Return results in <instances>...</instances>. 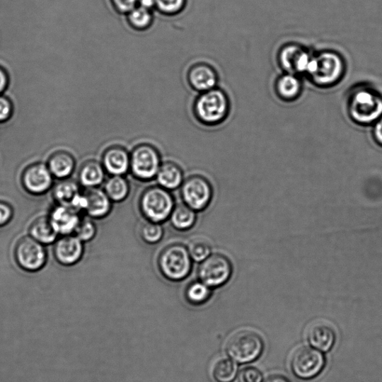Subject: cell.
<instances>
[{
	"label": "cell",
	"instance_id": "obj_39",
	"mask_svg": "<svg viewBox=\"0 0 382 382\" xmlns=\"http://www.w3.org/2000/svg\"><path fill=\"white\" fill-rule=\"evenodd\" d=\"M374 134L376 142L382 146V117L376 122Z\"/></svg>",
	"mask_w": 382,
	"mask_h": 382
},
{
	"label": "cell",
	"instance_id": "obj_12",
	"mask_svg": "<svg viewBox=\"0 0 382 382\" xmlns=\"http://www.w3.org/2000/svg\"><path fill=\"white\" fill-rule=\"evenodd\" d=\"M54 179L47 163L35 162L23 169L21 183L27 194L39 197L47 194L53 187Z\"/></svg>",
	"mask_w": 382,
	"mask_h": 382
},
{
	"label": "cell",
	"instance_id": "obj_23",
	"mask_svg": "<svg viewBox=\"0 0 382 382\" xmlns=\"http://www.w3.org/2000/svg\"><path fill=\"white\" fill-rule=\"evenodd\" d=\"M81 193L79 185L67 179L53 186L52 197L57 204L71 207Z\"/></svg>",
	"mask_w": 382,
	"mask_h": 382
},
{
	"label": "cell",
	"instance_id": "obj_37",
	"mask_svg": "<svg viewBox=\"0 0 382 382\" xmlns=\"http://www.w3.org/2000/svg\"><path fill=\"white\" fill-rule=\"evenodd\" d=\"M115 9L120 13H128L138 6L139 0H111Z\"/></svg>",
	"mask_w": 382,
	"mask_h": 382
},
{
	"label": "cell",
	"instance_id": "obj_29",
	"mask_svg": "<svg viewBox=\"0 0 382 382\" xmlns=\"http://www.w3.org/2000/svg\"><path fill=\"white\" fill-rule=\"evenodd\" d=\"M212 294L210 286L202 281L190 283L186 289V297L193 304H202L207 302Z\"/></svg>",
	"mask_w": 382,
	"mask_h": 382
},
{
	"label": "cell",
	"instance_id": "obj_5",
	"mask_svg": "<svg viewBox=\"0 0 382 382\" xmlns=\"http://www.w3.org/2000/svg\"><path fill=\"white\" fill-rule=\"evenodd\" d=\"M226 348L229 357L238 363L245 364L262 356L265 343L262 337L252 330H241L231 335Z\"/></svg>",
	"mask_w": 382,
	"mask_h": 382
},
{
	"label": "cell",
	"instance_id": "obj_19",
	"mask_svg": "<svg viewBox=\"0 0 382 382\" xmlns=\"http://www.w3.org/2000/svg\"><path fill=\"white\" fill-rule=\"evenodd\" d=\"M47 166L54 179L64 180L69 179L76 169V160L68 152L58 151L48 158Z\"/></svg>",
	"mask_w": 382,
	"mask_h": 382
},
{
	"label": "cell",
	"instance_id": "obj_1",
	"mask_svg": "<svg viewBox=\"0 0 382 382\" xmlns=\"http://www.w3.org/2000/svg\"><path fill=\"white\" fill-rule=\"evenodd\" d=\"M230 111L227 94L221 88H215L201 93L194 104V114L200 124L214 127L222 124Z\"/></svg>",
	"mask_w": 382,
	"mask_h": 382
},
{
	"label": "cell",
	"instance_id": "obj_10",
	"mask_svg": "<svg viewBox=\"0 0 382 382\" xmlns=\"http://www.w3.org/2000/svg\"><path fill=\"white\" fill-rule=\"evenodd\" d=\"M233 267L229 259L222 254H212L198 268L200 281L212 288L224 285L233 275Z\"/></svg>",
	"mask_w": 382,
	"mask_h": 382
},
{
	"label": "cell",
	"instance_id": "obj_32",
	"mask_svg": "<svg viewBox=\"0 0 382 382\" xmlns=\"http://www.w3.org/2000/svg\"><path fill=\"white\" fill-rule=\"evenodd\" d=\"M141 236L147 243L156 244L158 243L163 236V228L161 224L147 221L141 227Z\"/></svg>",
	"mask_w": 382,
	"mask_h": 382
},
{
	"label": "cell",
	"instance_id": "obj_35",
	"mask_svg": "<svg viewBox=\"0 0 382 382\" xmlns=\"http://www.w3.org/2000/svg\"><path fill=\"white\" fill-rule=\"evenodd\" d=\"M262 372L254 366L243 368L239 375V382H262Z\"/></svg>",
	"mask_w": 382,
	"mask_h": 382
},
{
	"label": "cell",
	"instance_id": "obj_15",
	"mask_svg": "<svg viewBox=\"0 0 382 382\" xmlns=\"http://www.w3.org/2000/svg\"><path fill=\"white\" fill-rule=\"evenodd\" d=\"M187 78L190 86L199 93L216 88L218 83V75L214 68L203 62L191 66Z\"/></svg>",
	"mask_w": 382,
	"mask_h": 382
},
{
	"label": "cell",
	"instance_id": "obj_11",
	"mask_svg": "<svg viewBox=\"0 0 382 382\" xmlns=\"http://www.w3.org/2000/svg\"><path fill=\"white\" fill-rule=\"evenodd\" d=\"M181 195L184 203L197 212L206 209L213 197V188L206 177L195 175L190 176L181 186Z\"/></svg>",
	"mask_w": 382,
	"mask_h": 382
},
{
	"label": "cell",
	"instance_id": "obj_24",
	"mask_svg": "<svg viewBox=\"0 0 382 382\" xmlns=\"http://www.w3.org/2000/svg\"><path fill=\"white\" fill-rule=\"evenodd\" d=\"M276 89L282 100H294L302 92V81L295 74L286 73L277 80Z\"/></svg>",
	"mask_w": 382,
	"mask_h": 382
},
{
	"label": "cell",
	"instance_id": "obj_8",
	"mask_svg": "<svg viewBox=\"0 0 382 382\" xmlns=\"http://www.w3.org/2000/svg\"><path fill=\"white\" fill-rule=\"evenodd\" d=\"M325 366V359L323 353L306 346L296 349L291 359V370L300 379L316 378L323 372Z\"/></svg>",
	"mask_w": 382,
	"mask_h": 382
},
{
	"label": "cell",
	"instance_id": "obj_41",
	"mask_svg": "<svg viewBox=\"0 0 382 382\" xmlns=\"http://www.w3.org/2000/svg\"><path fill=\"white\" fill-rule=\"evenodd\" d=\"M139 5L141 7L151 11L156 8V0H139Z\"/></svg>",
	"mask_w": 382,
	"mask_h": 382
},
{
	"label": "cell",
	"instance_id": "obj_42",
	"mask_svg": "<svg viewBox=\"0 0 382 382\" xmlns=\"http://www.w3.org/2000/svg\"><path fill=\"white\" fill-rule=\"evenodd\" d=\"M8 79L5 71L0 68V93L3 92L6 88Z\"/></svg>",
	"mask_w": 382,
	"mask_h": 382
},
{
	"label": "cell",
	"instance_id": "obj_16",
	"mask_svg": "<svg viewBox=\"0 0 382 382\" xmlns=\"http://www.w3.org/2000/svg\"><path fill=\"white\" fill-rule=\"evenodd\" d=\"M307 339L313 348L327 352L330 351L335 345L336 332L330 323L317 321L308 327Z\"/></svg>",
	"mask_w": 382,
	"mask_h": 382
},
{
	"label": "cell",
	"instance_id": "obj_27",
	"mask_svg": "<svg viewBox=\"0 0 382 382\" xmlns=\"http://www.w3.org/2000/svg\"><path fill=\"white\" fill-rule=\"evenodd\" d=\"M237 374V366L231 359L223 357L216 360L212 365V374L218 382H231Z\"/></svg>",
	"mask_w": 382,
	"mask_h": 382
},
{
	"label": "cell",
	"instance_id": "obj_7",
	"mask_svg": "<svg viewBox=\"0 0 382 382\" xmlns=\"http://www.w3.org/2000/svg\"><path fill=\"white\" fill-rule=\"evenodd\" d=\"M161 166L158 150L153 145L141 144L130 154V170L141 181H149L156 177Z\"/></svg>",
	"mask_w": 382,
	"mask_h": 382
},
{
	"label": "cell",
	"instance_id": "obj_20",
	"mask_svg": "<svg viewBox=\"0 0 382 382\" xmlns=\"http://www.w3.org/2000/svg\"><path fill=\"white\" fill-rule=\"evenodd\" d=\"M105 170L98 161L88 160L81 166L79 171V183L86 189L98 187L105 180Z\"/></svg>",
	"mask_w": 382,
	"mask_h": 382
},
{
	"label": "cell",
	"instance_id": "obj_3",
	"mask_svg": "<svg viewBox=\"0 0 382 382\" xmlns=\"http://www.w3.org/2000/svg\"><path fill=\"white\" fill-rule=\"evenodd\" d=\"M158 265L163 277L170 281L180 282L190 275L193 260L185 245L173 243L162 250Z\"/></svg>",
	"mask_w": 382,
	"mask_h": 382
},
{
	"label": "cell",
	"instance_id": "obj_30",
	"mask_svg": "<svg viewBox=\"0 0 382 382\" xmlns=\"http://www.w3.org/2000/svg\"><path fill=\"white\" fill-rule=\"evenodd\" d=\"M192 260L201 263L212 255V245L203 238L191 240L187 247Z\"/></svg>",
	"mask_w": 382,
	"mask_h": 382
},
{
	"label": "cell",
	"instance_id": "obj_4",
	"mask_svg": "<svg viewBox=\"0 0 382 382\" xmlns=\"http://www.w3.org/2000/svg\"><path fill=\"white\" fill-rule=\"evenodd\" d=\"M170 190L159 185L149 187L140 199V209L148 221L161 224L170 219L175 207Z\"/></svg>",
	"mask_w": 382,
	"mask_h": 382
},
{
	"label": "cell",
	"instance_id": "obj_6",
	"mask_svg": "<svg viewBox=\"0 0 382 382\" xmlns=\"http://www.w3.org/2000/svg\"><path fill=\"white\" fill-rule=\"evenodd\" d=\"M13 258L20 269L31 274L43 270L48 261L45 245L30 236L17 241L13 248Z\"/></svg>",
	"mask_w": 382,
	"mask_h": 382
},
{
	"label": "cell",
	"instance_id": "obj_31",
	"mask_svg": "<svg viewBox=\"0 0 382 382\" xmlns=\"http://www.w3.org/2000/svg\"><path fill=\"white\" fill-rule=\"evenodd\" d=\"M303 50L301 47L296 45H286L282 49L279 53V62L286 72L294 74L296 63Z\"/></svg>",
	"mask_w": 382,
	"mask_h": 382
},
{
	"label": "cell",
	"instance_id": "obj_28",
	"mask_svg": "<svg viewBox=\"0 0 382 382\" xmlns=\"http://www.w3.org/2000/svg\"><path fill=\"white\" fill-rule=\"evenodd\" d=\"M127 21L132 29L144 31L152 25L154 16L151 11L137 6L128 13Z\"/></svg>",
	"mask_w": 382,
	"mask_h": 382
},
{
	"label": "cell",
	"instance_id": "obj_17",
	"mask_svg": "<svg viewBox=\"0 0 382 382\" xmlns=\"http://www.w3.org/2000/svg\"><path fill=\"white\" fill-rule=\"evenodd\" d=\"M102 165L112 175H125L130 170V154L125 147L112 146L105 150Z\"/></svg>",
	"mask_w": 382,
	"mask_h": 382
},
{
	"label": "cell",
	"instance_id": "obj_38",
	"mask_svg": "<svg viewBox=\"0 0 382 382\" xmlns=\"http://www.w3.org/2000/svg\"><path fill=\"white\" fill-rule=\"evenodd\" d=\"M12 105L9 100L0 97V122L5 121L11 116Z\"/></svg>",
	"mask_w": 382,
	"mask_h": 382
},
{
	"label": "cell",
	"instance_id": "obj_36",
	"mask_svg": "<svg viewBox=\"0 0 382 382\" xmlns=\"http://www.w3.org/2000/svg\"><path fill=\"white\" fill-rule=\"evenodd\" d=\"M15 212L11 204L0 200V228L8 226L13 220Z\"/></svg>",
	"mask_w": 382,
	"mask_h": 382
},
{
	"label": "cell",
	"instance_id": "obj_14",
	"mask_svg": "<svg viewBox=\"0 0 382 382\" xmlns=\"http://www.w3.org/2000/svg\"><path fill=\"white\" fill-rule=\"evenodd\" d=\"M48 216L59 236L74 235L81 219L79 212L70 207L59 204H54Z\"/></svg>",
	"mask_w": 382,
	"mask_h": 382
},
{
	"label": "cell",
	"instance_id": "obj_21",
	"mask_svg": "<svg viewBox=\"0 0 382 382\" xmlns=\"http://www.w3.org/2000/svg\"><path fill=\"white\" fill-rule=\"evenodd\" d=\"M156 180L159 186L170 191L181 187L184 183V173L177 163L166 161L161 163Z\"/></svg>",
	"mask_w": 382,
	"mask_h": 382
},
{
	"label": "cell",
	"instance_id": "obj_9",
	"mask_svg": "<svg viewBox=\"0 0 382 382\" xmlns=\"http://www.w3.org/2000/svg\"><path fill=\"white\" fill-rule=\"evenodd\" d=\"M316 71L310 76L320 87H330L343 77L345 64L342 57L332 51H325L316 56Z\"/></svg>",
	"mask_w": 382,
	"mask_h": 382
},
{
	"label": "cell",
	"instance_id": "obj_34",
	"mask_svg": "<svg viewBox=\"0 0 382 382\" xmlns=\"http://www.w3.org/2000/svg\"><path fill=\"white\" fill-rule=\"evenodd\" d=\"M186 0H156V8L163 15H178L185 7Z\"/></svg>",
	"mask_w": 382,
	"mask_h": 382
},
{
	"label": "cell",
	"instance_id": "obj_2",
	"mask_svg": "<svg viewBox=\"0 0 382 382\" xmlns=\"http://www.w3.org/2000/svg\"><path fill=\"white\" fill-rule=\"evenodd\" d=\"M348 111L357 124H373L382 116V98L378 93L370 88H357L349 96Z\"/></svg>",
	"mask_w": 382,
	"mask_h": 382
},
{
	"label": "cell",
	"instance_id": "obj_33",
	"mask_svg": "<svg viewBox=\"0 0 382 382\" xmlns=\"http://www.w3.org/2000/svg\"><path fill=\"white\" fill-rule=\"evenodd\" d=\"M98 228L91 218L81 217L74 235L83 243L92 241L97 235Z\"/></svg>",
	"mask_w": 382,
	"mask_h": 382
},
{
	"label": "cell",
	"instance_id": "obj_26",
	"mask_svg": "<svg viewBox=\"0 0 382 382\" xmlns=\"http://www.w3.org/2000/svg\"><path fill=\"white\" fill-rule=\"evenodd\" d=\"M104 190L112 202H120L128 197L130 186L124 175H112L105 183Z\"/></svg>",
	"mask_w": 382,
	"mask_h": 382
},
{
	"label": "cell",
	"instance_id": "obj_22",
	"mask_svg": "<svg viewBox=\"0 0 382 382\" xmlns=\"http://www.w3.org/2000/svg\"><path fill=\"white\" fill-rule=\"evenodd\" d=\"M28 233L30 237L45 245L54 243L59 237L48 215L37 217L30 225Z\"/></svg>",
	"mask_w": 382,
	"mask_h": 382
},
{
	"label": "cell",
	"instance_id": "obj_40",
	"mask_svg": "<svg viewBox=\"0 0 382 382\" xmlns=\"http://www.w3.org/2000/svg\"><path fill=\"white\" fill-rule=\"evenodd\" d=\"M263 382H291L288 378L282 375H272L267 377Z\"/></svg>",
	"mask_w": 382,
	"mask_h": 382
},
{
	"label": "cell",
	"instance_id": "obj_25",
	"mask_svg": "<svg viewBox=\"0 0 382 382\" xmlns=\"http://www.w3.org/2000/svg\"><path fill=\"white\" fill-rule=\"evenodd\" d=\"M197 218V212L183 203L174 207L170 216V221L176 230L185 231L194 227Z\"/></svg>",
	"mask_w": 382,
	"mask_h": 382
},
{
	"label": "cell",
	"instance_id": "obj_18",
	"mask_svg": "<svg viewBox=\"0 0 382 382\" xmlns=\"http://www.w3.org/2000/svg\"><path fill=\"white\" fill-rule=\"evenodd\" d=\"M86 198L85 212L93 219H103L110 214L112 201L105 191L98 187L86 189L84 192Z\"/></svg>",
	"mask_w": 382,
	"mask_h": 382
},
{
	"label": "cell",
	"instance_id": "obj_13",
	"mask_svg": "<svg viewBox=\"0 0 382 382\" xmlns=\"http://www.w3.org/2000/svg\"><path fill=\"white\" fill-rule=\"evenodd\" d=\"M84 243L75 235L61 236L54 242V257L62 266H74L81 260L84 255Z\"/></svg>",
	"mask_w": 382,
	"mask_h": 382
}]
</instances>
